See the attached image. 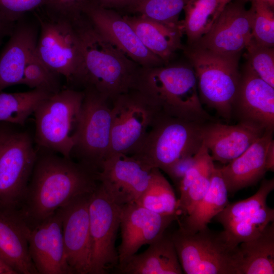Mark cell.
<instances>
[{"label":"cell","instance_id":"836d02e7","mask_svg":"<svg viewBox=\"0 0 274 274\" xmlns=\"http://www.w3.org/2000/svg\"><path fill=\"white\" fill-rule=\"evenodd\" d=\"M59 76L35 53L25 66L20 84L53 94L61 90Z\"/></svg>","mask_w":274,"mask_h":274},{"label":"cell","instance_id":"ba28073f","mask_svg":"<svg viewBox=\"0 0 274 274\" xmlns=\"http://www.w3.org/2000/svg\"><path fill=\"white\" fill-rule=\"evenodd\" d=\"M83 90L68 88L43 100L33 114L36 142L40 147L71 158L79 126Z\"/></svg>","mask_w":274,"mask_h":274},{"label":"cell","instance_id":"cb8c5ba5","mask_svg":"<svg viewBox=\"0 0 274 274\" xmlns=\"http://www.w3.org/2000/svg\"><path fill=\"white\" fill-rule=\"evenodd\" d=\"M272 130L265 131L243 153L220 168L228 193L256 184L267 172L266 155Z\"/></svg>","mask_w":274,"mask_h":274},{"label":"cell","instance_id":"3957f363","mask_svg":"<svg viewBox=\"0 0 274 274\" xmlns=\"http://www.w3.org/2000/svg\"><path fill=\"white\" fill-rule=\"evenodd\" d=\"M132 88L145 95L160 114L198 123L213 121L203 108L196 75L188 61L141 67Z\"/></svg>","mask_w":274,"mask_h":274},{"label":"cell","instance_id":"277c9868","mask_svg":"<svg viewBox=\"0 0 274 274\" xmlns=\"http://www.w3.org/2000/svg\"><path fill=\"white\" fill-rule=\"evenodd\" d=\"M195 72L201 103L215 110L229 122L238 88L241 54L222 55L210 50L193 47L183 49Z\"/></svg>","mask_w":274,"mask_h":274},{"label":"cell","instance_id":"ffe728a7","mask_svg":"<svg viewBox=\"0 0 274 274\" xmlns=\"http://www.w3.org/2000/svg\"><path fill=\"white\" fill-rule=\"evenodd\" d=\"M28 240L29 254L38 273H74L64 248L61 208L31 228Z\"/></svg>","mask_w":274,"mask_h":274},{"label":"cell","instance_id":"f6af8a7d","mask_svg":"<svg viewBox=\"0 0 274 274\" xmlns=\"http://www.w3.org/2000/svg\"><path fill=\"white\" fill-rule=\"evenodd\" d=\"M7 129L6 127H0V145L6 134Z\"/></svg>","mask_w":274,"mask_h":274},{"label":"cell","instance_id":"7bdbcfd3","mask_svg":"<svg viewBox=\"0 0 274 274\" xmlns=\"http://www.w3.org/2000/svg\"><path fill=\"white\" fill-rule=\"evenodd\" d=\"M0 274H16V272L0 260Z\"/></svg>","mask_w":274,"mask_h":274},{"label":"cell","instance_id":"74e56055","mask_svg":"<svg viewBox=\"0 0 274 274\" xmlns=\"http://www.w3.org/2000/svg\"><path fill=\"white\" fill-rule=\"evenodd\" d=\"M89 0H48L44 7L47 10L71 18H76L83 14V10Z\"/></svg>","mask_w":274,"mask_h":274},{"label":"cell","instance_id":"d6986e66","mask_svg":"<svg viewBox=\"0 0 274 274\" xmlns=\"http://www.w3.org/2000/svg\"><path fill=\"white\" fill-rule=\"evenodd\" d=\"M91 194L80 195L61 207L65 253L68 263L76 274H90L89 201Z\"/></svg>","mask_w":274,"mask_h":274},{"label":"cell","instance_id":"d6a6232c","mask_svg":"<svg viewBox=\"0 0 274 274\" xmlns=\"http://www.w3.org/2000/svg\"><path fill=\"white\" fill-rule=\"evenodd\" d=\"M189 0H139L131 13L169 25H180V13Z\"/></svg>","mask_w":274,"mask_h":274},{"label":"cell","instance_id":"4fadbf2b","mask_svg":"<svg viewBox=\"0 0 274 274\" xmlns=\"http://www.w3.org/2000/svg\"><path fill=\"white\" fill-rule=\"evenodd\" d=\"M274 189V179H264L257 191L246 199L229 203L214 218L235 246L258 237L274 221V210L266 203Z\"/></svg>","mask_w":274,"mask_h":274},{"label":"cell","instance_id":"9a60e30c","mask_svg":"<svg viewBox=\"0 0 274 274\" xmlns=\"http://www.w3.org/2000/svg\"><path fill=\"white\" fill-rule=\"evenodd\" d=\"M252 17L239 2H229L210 29L192 46L224 56L241 54L251 41Z\"/></svg>","mask_w":274,"mask_h":274},{"label":"cell","instance_id":"52a82bcc","mask_svg":"<svg viewBox=\"0 0 274 274\" xmlns=\"http://www.w3.org/2000/svg\"><path fill=\"white\" fill-rule=\"evenodd\" d=\"M183 273L237 274L238 246L224 231L208 227L194 233L179 228L170 235Z\"/></svg>","mask_w":274,"mask_h":274},{"label":"cell","instance_id":"8d00e7d4","mask_svg":"<svg viewBox=\"0 0 274 274\" xmlns=\"http://www.w3.org/2000/svg\"><path fill=\"white\" fill-rule=\"evenodd\" d=\"M48 0H0V12L8 19L16 22L27 13L46 6Z\"/></svg>","mask_w":274,"mask_h":274},{"label":"cell","instance_id":"44dd1931","mask_svg":"<svg viewBox=\"0 0 274 274\" xmlns=\"http://www.w3.org/2000/svg\"><path fill=\"white\" fill-rule=\"evenodd\" d=\"M24 17L16 21L0 53V92L9 86L20 84L25 66L35 53L39 25L36 20V22H30Z\"/></svg>","mask_w":274,"mask_h":274},{"label":"cell","instance_id":"30bf717a","mask_svg":"<svg viewBox=\"0 0 274 274\" xmlns=\"http://www.w3.org/2000/svg\"><path fill=\"white\" fill-rule=\"evenodd\" d=\"M79 126L72 151L82 162L99 171L109 156L112 129L111 101L98 93L83 89Z\"/></svg>","mask_w":274,"mask_h":274},{"label":"cell","instance_id":"8fae6325","mask_svg":"<svg viewBox=\"0 0 274 274\" xmlns=\"http://www.w3.org/2000/svg\"><path fill=\"white\" fill-rule=\"evenodd\" d=\"M110 155H131L141 143L158 115L156 108L135 89L121 94L112 101Z\"/></svg>","mask_w":274,"mask_h":274},{"label":"cell","instance_id":"ab89813d","mask_svg":"<svg viewBox=\"0 0 274 274\" xmlns=\"http://www.w3.org/2000/svg\"><path fill=\"white\" fill-rule=\"evenodd\" d=\"M139 0H89V2L103 8L125 10L131 12Z\"/></svg>","mask_w":274,"mask_h":274},{"label":"cell","instance_id":"7a4b0ae2","mask_svg":"<svg viewBox=\"0 0 274 274\" xmlns=\"http://www.w3.org/2000/svg\"><path fill=\"white\" fill-rule=\"evenodd\" d=\"M83 57L77 85L112 101L133 87L141 66L112 44L83 13L75 19Z\"/></svg>","mask_w":274,"mask_h":274},{"label":"cell","instance_id":"ee69618b","mask_svg":"<svg viewBox=\"0 0 274 274\" xmlns=\"http://www.w3.org/2000/svg\"><path fill=\"white\" fill-rule=\"evenodd\" d=\"M245 1H249L250 2L252 1H258L263 2L264 3L267 4L271 8L273 9L274 7V0H243Z\"/></svg>","mask_w":274,"mask_h":274},{"label":"cell","instance_id":"b9f144b4","mask_svg":"<svg viewBox=\"0 0 274 274\" xmlns=\"http://www.w3.org/2000/svg\"><path fill=\"white\" fill-rule=\"evenodd\" d=\"M266 162L267 170H274V141L272 140L268 146L266 155Z\"/></svg>","mask_w":274,"mask_h":274},{"label":"cell","instance_id":"f1b7e54d","mask_svg":"<svg viewBox=\"0 0 274 274\" xmlns=\"http://www.w3.org/2000/svg\"><path fill=\"white\" fill-rule=\"evenodd\" d=\"M237 274L274 273V223L256 238L238 245Z\"/></svg>","mask_w":274,"mask_h":274},{"label":"cell","instance_id":"bcb514c9","mask_svg":"<svg viewBox=\"0 0 274 274\" xmlns=\"http://www.w3.org/2000/svg\"><path fill=\"white\" fill-rule=\"evenodd\" d=\"M221 2V3L224 7H225L226 5H227L229 2H230L231 0H220Z\"/></svg>","mask_w":274,"mask_h":274},{"label":"cell","instance_id":"2e32d148","mask_svg":"<svg viewBox=\"0 0 274 274\" xmlns=\"http://www.w3.org/2000/svg\"><path fill=\"white\" fill-rule=\"evenodd\" d=\"M238 122L264 131L274 130V87L259 77L246 62L233 107Z\"/></svg>","mask_w":274,"mask_h":274},{"label":"cell","instance_id":"e0dca14e","mask_svg":"<svg viewBox=\"0 0 274 274\" xmlns=\"http://www.w3.org/2000/svg\"><path fill=\"white\" fill-rule=\"evenodd\" d=\"M83 13L112 44L140 66L152 67L165 64L143 45L123 16L117 11L89 2Z\"/></svg>","mask_w":274,"mask_h":274},{"label":"cell","instance_id":"5bb4252c","mask_svg":"<svg viewBox=\"0 0 274 274\" xmlns=\"http://www.w3.org/2000/svg\"><path fill=\"white\" fill-rule=\"evenodd\" d=\"M153 168L133 156L109 155L101 163L98 180L117 204L136 202L147 189Z\"/></svg>","mask_w":274,"mask_h":274},{"label":"cell","instance_id":"7c38bea8","mask_svg":"<svg viewBox=\"0 0 274 274\" xmlns=\"http://www.w3.org/2000/svg\"><path fill=\"white\" fill-rule=\"evenodd\" d=\"M122 206L116 203L99 183L89 201L91 240L90 274H106L119 264L115 247Z\"/></svg>","mask_w":274,"mask_h":274},{"label":"cell","instance_id":"484cf974","mask_svg":"<svg viewBox=\"0 0 274 274\" xmlns=\"http://www.w3.org/2000/svg\"><path fill=\"white\" fill-rule=\"evenodd\" d=\"M123 274H181L183 273L170 236L165 233L143 253L135 254L118 265Z\"/></svg>","mask_w":274,"mask_h":274},{"label":"cell","instance_id":"f35d334b","mask_svg":"<svg viewBox=\"0 0 274 274\" xmlns=\"http://www.w3.org/2000/svg\"><path fill=\"white\" fill-rule=\"evenodd\" d=\"M196 154L180 159L164 172L169 177L177 187L186 172L194 163Z\"/></svg>","mask_w":274,"mask_h":274},{"label":"cell","instance_id":"6da1fadb","mask_svg":"<svg viewBox=\"0 0 274 274\" xmlns=\"http://www.w3.org/2000/svg\"><path fill=\"white\" fill-rule=\"evenodd\" d=\"M98 171L71 158L51 152L39 155L18 211L31 229L60 208L99 184Z\"/></svg>","mask_w":274,"mask_h":274},{"label":"cell","instance_id":"e575fe53","mask_svg":"<svg viewBox=\"0 0 274 274\" xmlns=\"http://www.w3.org/2000/svg\"><path fill=\"white\" fill-rule=\"evenodd\" d=\"M250 10L252 17V35L258 44L274 46L273 9L261 1H252Z\"/></svg>","mask_w":274,"mask_h":274},{"label":"cell","instance_id":"d590c367","mask_svg":"<svg viewBox=\"0 0 274 274\" xmlns=\"http://www.w3.org/2000/svg\"><path fill=\"white\" fill-rule=\"evenodd\" d=\"M244 57L256 74L274 87V48L257 43L252 38Z\"/></svg>","mask_w":274,"mask_h":274},{"label":"cell","instance_id":"4dcf8cb0","mask_svg":"<svg viewBox=\"0 0 274 274\" xmlns=\"http://www.w3.org/2000/svg\"><path fill=\"white\" fill-rule=\"evenodd\" d=\"M135 203L162 215L178 217L181 214L172 186L157 168L152 169L149 184Z\"/></svg>","mask_w":274,"mask_h":274},{"label":"cell","instance_id":"9c48e42d","mask_svg":"<svg viewBox=\"0 0 274 274\" xmlns=\"http://www.w3.org/2000/svg\"><path fill=\"white\" fill-rule=\"evenodd\" d=\"M31 136L7 129L0 145V210H18L37 159Z\"/></svg>","mask_w":274,"mask_h":274},{"label":"cell","instance_id":"603a6c76","mask_svg":"<svg viewBox=\"0 0 274 274\" xmlns=\"http://www.w3.org/2000/svg\"><path fill=\"white\" fill-rule=\"evenodd\" d=\"M30 228L18 210H0V260L16 274H37L28 248Z\"/></svg>","mask_w":274,"mask_h":274},{"label":"cell","instance_id":"ac0fdd59","mask_svg":"<svg viewBox=\"0 0 274 274\" xmlns=\"http://www.w3.org/2000/svg\"><path fill=\"white\" fill-rule=\"evenodd\" d=\"M175 216L162 215L134 202L123 205L120 215L121 242L118 248L119 264L124 262L145 245H150L165 233Z\"/></svg>","mask_w":274,"mask_h":274},{"label":"cell","instance_id":"60d3db41","mask_svg":"<svg viewBox=\"0 0 274 274\" xmlns=\"http://www.w3.org/2000/svg\"><path fill=\"white\" fill-rule=\"evenodd\" d=\"M16 22L8 19L0 12V46L4 39L10 36Z\"/></svg>","mask_w":274,"mask_h":274},{"label":"cell","instance_id":"5b68a950","mask_svg":"<svg viewBox=\"0 0 274 274\" xmlns=\"http://www.w3.org/2000/svg\"><path fill=\"white\" fill-rule=\"evenodd\" d=\"M40 32L35 54L49 68L77 85L83 57L75 19L51 12L44 7L33 11Z\"/></svg>","mask_w":274,"mask_h":274},{"label":"cell","instance_id":"7402d4cb","mask_svg":"<svg viewBox=\"0 0 274 274\" xmlns=\"http://www.w3.org/2000/svg\"><path fill=\"white\" fill-rule=\"evenodd\" d=\"M201 135L213 161L227 164L243 153L265 131L238 122L224 124L214 121L201 124Z\"/></svg>","mask_w":274,"mask_h":274},{"label":"cell","instance_id":"1f68e13d","mask_svg":"<svg viewBox=\"0 0 274 274\" xmlns=\"http://www.w3.org/2000/svg\"><path fill=\"white\" fill-rule=\"evenodd\" d=\"M51 95L39 89L16 93L0 92V122L24 125L40 103Z\"/></svg>","mask_w":274,"mask_h":274},{"label":"cell","instance_id":"83f0119b","mask_svg":"<svg viewBox=\"0 0 274 274\" xmlns=\"http://www.w3.org/2000/svg\"><path fill=\"white\" fill-rule=\"evenodd\" d=\"M228 193L220 168L215 167L207 192L193 211L179 221V227L191 233L208 227L212 219L229 203Z\"/></svg>","mask_w":274,"mask_h":274},{"label":"cell","instance_id":"4316f807","mask_svg":"<svg viewBox=\"0 0 274 274\" xmlns=\"http://www.w3.org/2000/svg\"><path fill=\"white\" fill-rule=\"evenodd\" d=\"M215 166L210 153L202 143L194 163L186 172L177 188L179 209L183 216L189 215L207 192Z\"/></svg>","mask_w":274,"mask_h":274},{"label":"cell","instance_id":"d4e9b609","mask_svg":"<svg viewBox=\"0 0 274 274\" xmlns=\"http://www.w3.org/2000/svg\"><path fill=\"white\" fill-rule=\"evenodd\" d=\"M123 16L143 45L165 64L173 61L177 51L183 49L182 24H166L137 14Z\"/></svg>","mask_w":274,"mask_h":274},{"label":"cell","instance_id":"f546056e","mask_svg":"<svg viewBox=\"0 0 274 274\" xmlns=\"http://www.w3.org/2000/svg\"><path fill=\"white\" fill-rule=\"evenodd\" d=\"M220 0H189L183 10L184 34L188 46L195 44L210 29L224 9Z\"/></svg>","mask_w":274,"mask_h":274},{"label":"cell","instance_id":"8992f818","mask_svg":"<svg viewBox=\"0 0 274 274\" xmlns=\"http://www.w3.org/2000/svg\"><path fill=\"white\" fill-rule=\"evenodd\" d=\"M201 124L158 114L131 155L165 172L180 159L198 152L202 144Z\"/></svg>","mask_w":274,"mask_h":274}]
</instances>
